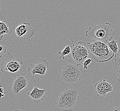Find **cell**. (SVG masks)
<instances>
[{
    "mask_svg": "<svg viewBox=\"0 0 120 111\" xmlns=\"http://www.w3.org/2000/svg\"><path fill=\"white\" fill-rule=\"evenodd\" d=\"M92 43L86 42L90 54L98 63H105L111 60L115 54L104 42L93 40Z\"/></svg>",
    "mask_w": 120,
    "mask_h": 111,
    "instance_id": "1",
    "label": "cell"
},
{
    "mask_svg": "<svg viewBox=\"0 0 120 111\" xmlns=\"http://www.w3.org/2000/svg\"><path fill=\"white\" fill-rule=\"evenodd\" d=\"M61 80L64 84L76 86L81 81L83 74L79 66L69 63L62 66L60 73Z\"/></svg>",
    "mask_w": 120,
    "mask_h": 111,
    "instance_id": "2",
    "label": "cell"
},
{
    "mask_svg": "<svg viewBox=\"0 0 120 111\" xmlns=\"http://www.w3.org/2000/svg\"><path fill=\"white\" fill-rule=\"evenodd\" d=\"M112 31L110 23H100L89 28L86 32L85 36L93 40L106 43L111 37Z\"/></svg>",
    "mask_w": 120,
    "mask_h": 111,
    "instance_id": "3",
    "label": "cell"
},
{
    "mask_svg": "<svg viewBox=\"0 0 120 111\" xmlns=\"http://www.w3.org/2000/svg\"><path fill=\"white\" fill-rule=\"evenodd\" d=\"M79 102L78 90L75 88L67 89L64 91L58 97V108L65 111H72Z\"/></svg>",
    "mask_w": 120,
    "mask_h": 111,
    "instance_id": "4",
    "label": "cell"
},
{
    "mask_svg": "<svg viewBox=\"0 0 120 111\" xmlns=\"http://www.w3.org/2000/svg\"><path fill=\"white\" fill-rule=\"evenodd\" d=\"M71 48V52L69 55V63L78 66L83 65L90 55L86 42L80 41L73 44Z\"/></svg>",
    "mask_w": 120,
    "mask_h": 111,
    "instance_id": "5",
    "label": "cell"
},
{
    "mask_svg": "<svg viewBox=\"0 0 120 111\" xmlns=\"http://www.w3.org/2000/svg\"><path fill=\"white\" fill-rule=\"evenodd\" d=\"M23 63V61L21 59L8 53L6 58L1 64V71L3 72L16 73L21 69Z\"/></svg>",
    "mask_w": 120,
    "mask_h": 111,
    "instance_id": "6",
    "label": "cell"
},
{
    "mask_svg": "<svg viewBox=\"0 0 120 111\" xmlns=\"http://www.w3.org/2000/svg\"><path fill=\"white\" fill-rule=\"evenodd\" d=\"M14 29L16 35L19 38H23L24 40L30 41V39L35 34L34 28L27 22H24Z\"/></svg>",
    "mask_w": 120,
    "mask_h": 111,
    "instance_id": "7",
    "label": "cell"
},
{
    "mask_svg": "<svg viewBox=\"0 0 120 111\" xmlns=\"http://www.w3.org/2000/svg\"><path fill=\"white\" fill-rule=\"evenodd\" d=\"M49 67V64L46 59H40L37 61L35 64H31L28 69V72L33 76L35 74H40L41 76H43L46 74Z\"/></svg>",
    "mask_w": 120,
    "mask_h": 111,
    "instance_id": "8",
    "label": "cell"
},
{
    "mask_svg": "<svg viewBox=\"0 0 120 111\" xmlns=\"http://www.w3.org/2000/svg\"><path fill=\"white\" fill-rule=\"evenodd\" d=\"M29 81L30 79L25 74L21 73L17 75L12 86L13 93L18 95L21 91L28 86Z\"/></svg>",
    "mask_w": 120,
    "mask_h": 111,
    "instance_id": "9",
    "label": "cell"
},
{
    "mask_svg": "<svg viewBox=\"0 0 120 111\" xmlns=\"http://www.w3.org/2000/svg\"><path fill=\"white\" fill-rule=\"evenodd\" d=\"M96 93L98 95L106 96L108 93L111 92L113 89V86L105 79L98 81L95 84Z\"/></svg>",
    "mask_w": 120,
    "mask_h": 111,
    "instance_id": "10",
    "label": "cell"
},
{
    "mask_svg": "<svg viewBox=\"0 0 120 111\" xmlns=\"http://www.w3.org/2000/svg\"><path fill=\"white\" fill-rule=\"evenodd\" d=\"M47 94L46 89H40L38 85L34 86L31 92L27 93V95L34 101L35 103H38L45 98Z\"/></svg>",
    "mask_w": 120,
    "mask_h": 111,
    "instance_id": "11",
    "label": "cell"
},
{
    "mask_svg": "<svg viewBox=\"0 0 120 111\" xmlns=\"http://www.w3.org/2000/svg\"><path fill=\"white\" fill-rule=\"evenodd\" d=\"M118 43L117 39L115 38L112 36H111L106 43L111 51L115 54V55L118 53L120 50L118 47Z\"/></svg>",
    "mask_w": 120,
    "mask_h": 111,
    "instance_id": "12",
    "label": "cell"
},
{
    "mask_svg": "<svg viewBox=\"0 0 120 111\" xmlns=\"http://www.w3.org/2000/svg\"><path fill=\"white\" fill-rule=\"evenodd\" d=\"M12 29H9V26L5 21H0V40H2L4 35H10Z\"/></svg>",
    "mask_w": 120,
    "mask_h": 111,
    "instance_id": "13",
    "label": "cell"
},
{
    "mask_svg": "<svg viewBox=\"0 0 120 111\" xmlns=\"http://www.w3.org/2000/svg\"><path fill=\"white\" fill-rule=\"evenodd\" d=\"M71 52V48L69 46H67L62 51L58 52V55L59 58L62 59H65L66 56L69 55Z\"/></svg>",
    "mask_w": 120,
    "mask_h": 111,
    "instance_id": "14",
    "label": "cell"
},
{
    "mask_svg": "<svg viewBox=\"0 0 120 111\" xmlns=\"http://www.w3.org/2000/svg\"><path fill=\"white\" fill-rule=\"evenodd\" d=\"M115 63L116 71L120 74V49L115 56Z\"/></svg>",
    "mask_w": 120,
    "mask_h": 111,
    "instance_id": "15",
    "label": "cell"
},
{
    "mask_svg": "<svg viewBox=\"0 0 120 111\" xmlns=\"http://www.w3.org/2000/svg\"><path fill=\"white\" fill-rule=\"evenodd\" d=\"M92 59L90 58H88L87 59H86L83 64V69H88V66L90 64V63H92Z\"/></svg>",
    "mask_w": 120,
    "mask_h": 111,
    "instance_id": "16",
    "label": "cell"
},
{
    "mask_svg": "<svg viewBox=\"0 0 120 111\" xmlns=\"http://www.w3.org/2000/svg\"><path fill=\"white\" fill-rule=\"evenodd\" d=\"M7 51V48L6 47L0 45V58H2L3 54H4L6 53Z\"/></svg>",
    "mask_w": 120,
    "mask_h": 111,
    "instance_id": "17",
    "label": "cell"
},
{
    "mask_svg": "<svg viewBox=\"0 0 120 111\" xmlns=\"http://www.w3.org/2000/svg\"><path fill=\"white\" fill-rule=\"evenodd\" d=\"M107 111H120V107H114L108 109Z\"/></svg>",
    "mask_w": 120,
    "mask_h": 111,
    "instance_id": "18",
    "label": "cell"
},
{
    "mask_svg": "<svg viewBox=\"0 0 120 111\" xmlns=\"http://www.w3.org/2000/svg\"><path fill=\"white\" fill-rule=\"evenodd\" d=\"M0 97L2 98L3 97H4L5 95L4 89L2 86H1L0 88Z\"/></svg>",
    "mask_w": 120,
    "mask_h": 111,
    "instance_id": "19",
    "label": "cell"
},
{
    "mask_svg": "<svg viewBox=\"0 0 120 111\" xmlns=\"http://www.w3.org/2000/svg\"><path fill=\"white\" fill-rule=\"evenodd\" d=\"M21 111V110H18V109H16V110H14V111Z\"/></svg>",
    "mask_w": 120,
    "mask_h": 111,
    "instance_id": "20",
    "label": "cell"
}]
</instances>
